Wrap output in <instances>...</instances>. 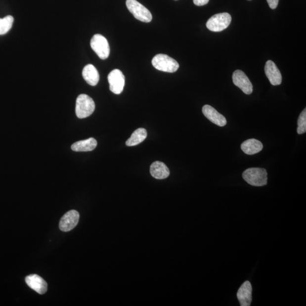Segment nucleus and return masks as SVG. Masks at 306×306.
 <instances>
[{
    "mask_svg": "<svg viewBox=\"0 0 306 306\" xmlns=\"http://www.w3.org/2000/svg\"><path fill=\"white\" fill-rule=\"evenodd\" d=\"M151 175L157 179H164L169 177L170 170L164 163L156 161L153 163L150 166Z\"/></svg>",
    "mask_w": 306,
    "mask_h": 306,
    "instance_id": "nucleus-14",
    "label": "nucleus"
},
{
    "mask_svg": "<svg viewBox=\"0 0 306 306\" xmlns=\"http://www.w3.org/2000/svg\"><path fill=\"white\" fill-rule=\"evenodd\" d=\"M271 9H276L278 6L279 0H266Z\"/></svg>",
    "mask_w": 306,
    "mask_h": 306,
    "instance_id": "nucleus-21",
    "label": "nucleus"
},
{
    "mask_svg": "<svg viewBox=\"0 0 306 306\" xmlns=\"http://www.w3.org/2000/svg\"><path fill=\"white\" fill-rule=\"evenodd\" d=\"M26 284L35 291L40 294H44L47 291L48 285L46 282L37 274H31L27 276Z\"/></svg>",
    "mask_w": 306,
    "mask_h": 306,
    "instance_id": "nucleus-11",
    "label": "nucleus"
},
{
    "mask_svg": "<svg viewBox=\"0 0 306 306\" xmlns=\"http://www.w3.org/2000/svg\"><path fill=\"white\" fill-rule=\"evenodd\" d=\"M253 288L249 281H245L238 290L237 298L241 306H250L252 302Z\"/></svg>",
    "mask_w": 306,
    "mask_h": 306,
    "instance_id": "nucleus-13",
    "label": "nucleus"
},
{
    "mask_svg": "<svg viewBox=\"0 0 306 306\" xmlns=\"http://www.w3.org/2000/svg\"><path fill=\"white\" fill-rule=\"evenodd\" d=\"M83 78L91 86H96L99 81L98 70L94 65L88 64L84 67L83 71Z\"/></svg>",
    "mask_w": 306,
    "mask_h": 306,
    "instance_id": "nucleus-15",
    "label": "nucleus"
},
{
    "mask_svg": "<svg viewBox=\"0 0 306 306\" xmlns=\"http://www.w3.org/2000/svg\"><path fill=\"white\" fill-rule=\"evenodd\" d=\"M126 5L128 9L138 20L146 23L152 20V15L150 11L136 0H127Z\"/></svg>",
    "mask_w": 306,
    "mask_h": 306,
    "instance_id": "nucleus-5",
    "label": "nucleus"
},
{
    "mask_svg": "<svg viewBox=\"0 0 306 306\" xmlns=\"http://www.w3.org/2000/svg\"><path fill=\"white\" fill-rule=\"evenodd\" d=\"M80 219L79 212L75 210L70 211L65 214L60 219V229L62 231L68 232L72 230L78 224Z\"/></svg>",
    "mask_w": 306,
    "mask_h": 306,
    "instance_id": "nucleus-9",
    "label": "nucleus"
},
{
    "mask_svg": "<svg viewBox=\"0 0 306 306\" xmlns=\"http://www.w3.org/2000/svg\"><path fill=\"white\" fill-rule=\"evenodd\" d=\"M203 113L205 117L217 126L224 127L227 124L226 119L224 116L219 114L215 108L211 106L205 105L203 107Z\"/></svg>",
    "mask_w": 306,
    "mask_h": 306,
    "instance_id": "nucleus-12",
    "label": "nucleus"
},
{
    "mask_svg": "<svg viewBox=\"0 0 306 306\" xmlns=\"http://www.w3.org/2000/svg\"><path fill=\"white\" fill-rule=\"evenodd\" d=\"M91 47L100 59L105 60L110 55V48L105 37L102 35L95 34L90 42Z\"/></svg>",
    "mask_w": 306,
    "mask_h": 306,
    "instance_id": "nucleus-6",
    "label": "nucleus"
},
{
    "mask_svg": "<svg viewBox=\"0 0 306 306\" xmlns=\"http://www.w3.org/2000/svg\"><path fill=\"white\" fill-rule=\"evenodd\" d=\"M241 149L245 154L253 155L261 152L263 149V145L258 139L251 138L242 143Z\"/></svg>",
    "mask_w": 306,
    "mask_h": 306,
    "instance_id": "nucleus-16",
    "label": "nucleus"
},
{
    "mask_svg": "<svg viewBox=\"0 0 306 306\" xmlns=\"http://www.w3.org/2000/svg\"><path fill=\"white\" fill-rule=\"evenodd\" d=\"M249 1H251V0H249Z\"/></svg>",
    "mask_w": 306,
    "mask_h": 306,
    "instance_id": "nucleus-23",
    "label": "nucleus"
},
{
    "mask_svg": "<svg viewBox=\"0 0 306 306\" xmlns=\"http://www.w3.org/2000/svg\"><path fill=\"white\" fill-rule=\"evenodd\" d=\"M14 18L11 15L0 18V35H4L9 32L12 28Z\"/></svg>",
    "mask_w": 306,
    "mask_h": 306,
    "instance_id": "nucleus-19",
    "label": "nucleus"
},
{
    "mask_svg": "<svg viewBox=\"0 0 306 306\" xmlns=\"http://www.w3.org/2000/svg\"><path fill=\"white\" fill-rule=\"evenodd\" d=\"M306 131V109L301 112L298 120L297 133L302 134Z\"/></svg>",
    "mask_w": 306,
    "mask_h": 306,
    "instance_id": "nucleus-20",
    "label": "nucleus"
},
{
    "mask_svg": "<svg viewBox=\"0 0 306 306\" xmlns=\"http://www.w3.org/2000/svg\"><path fill=\"white\" fill-rule=\"evenodd\" d=\"M97 146V141L94 138H90L85 140L76 142L73 144L71 148L75 152H90L94 150Z\"/></svg>",
    "mask_w": 306,
    "mask_h": 306,
    "instance_id": "nucleus-17",
    "label": "nucleus"
},
{
    "mask_svg": "<svg viewBox=\"0 0 306 306\" xmlns=\"http://www.w3.org/2000/svg\"><path fill=\"white\" fill-rule=\"evenodd\" d=\"M265 73L267 78L273 86L280 85L282 83V76L280 70L273 61H266L265 66Z\"/></svg>",
    "mask_w": 306,
    "mask_h": 306,
    "instance_id": "nucleus-10",
    "label": "nucleus"
},
{
    "mask_svg": "<svg viewBox=\"0 0 306 306\" xmlns=\"http://www.w3.org/2000/svg\"><path fill=\"white\" fill-rule=\"evenodd\" d=\"M110 90L115 94H120L125 86V77L119 69H114L108 76Z\"/></svg>",
    "mask_w": 306,
    "mask_h": 306,
    "instance_id": "nucleus-7",
    "label": "nucleus"
},
{
    "mask_svg": "<svg viewBox=\"0 0 306 306\" xmlns=\"http://www.w3.org/2000/svg\"><path fill=\"white\" fill-rule=\"evenodd\" d=\"M95 104L94 100L87 94H81L76 100V114L80 119L90 116L94 112Z\"/></svg>",
    "mask_w": 306,
    "mask_h": 306,
    "instance_id": "nucleus-2",
    "label": "nucleus"
},
{
    "mask_svg": "<svg viewBox=\"0 0 306 306\" xmlns=\"http://www.w3.org/2000/svg\"><path fill=\"white\" fill-rule=\"evenodd\" d=\"M193 3H195V5L196 6H203L207 4L209 2V0H193Z\"/></svg>",
    "mask_w": 306,
    "mask_h": 306,
    "instance_id": "nucleus-22",
    "label": "nucleus"
},
{
    "mask_svg": "<svg viewBox=\"0 0 306 306\" xmlns=\"http://www.w3.org/2000/svg\"><path fill=\"white\" fill-rule=\"evenodd\" d=\"M152 63L155 68L162 72L174 73L179 68V65L175 60L164 54H158L155 56Z\"/></svg>",
    "mask_w": 306,
    "mask_h": 306,
    "instance_id": "nucleus-3",
    "label": "nucleus"
},
{
    "mask_svg": "<svg viewBox=\"0 0 306 306\" xmlns=\"http://www.w3.org/2000/svg\"><path fill=\"white\" fill-rule=\"evenodd\" d=\"M242 176L247 183L255 187L265 185L268 181V174L264 169H248L243 172Z\"/></svg>",
    "mask_w": 306,
    "mask_h": 306,
    "instance_id": "nucleus-1",
    "label": "nucleus"
},
{
    "mask_svg": "<svg viewBox=\"0 0 306 306\" xmlns=\"http://www.w3.org/2000/svg\"><path fill=\"white\" fill-rule=\"evenodd\" d=\"M231 19L230 14L227 13L217 14L208 19L206 25L212 32H222L230 25Z\"/></svg>",
    "mask_w": 306,
    "mask_h": 306,
    "instance_id": "nucleus-4",
    "label": "nucleus"
},
{
    "mask_svg": "<svg viewBox=\"0 0 306 306\" xmlns=\"http://www.w3.org/2000/svg\"><path fill=\"white\" fill-rule=\"evenodd\" d=\"M232 81L235 86L241 88L246 94L250 95L253 92V84L251 83L249 77L241 70H237L234 72L232 75Z\"/></svg>",
    "mask_w": 306,
    "mask_h": 306,
    "instance_id": "nucleus-8",
    "label": "nucleus"
},
{
    "mask_svg": "<svg viewBox=\"0 0 306 306\" xmlns=\"http://www.w3.org/2000/svg\"><path fill=\"white\" fill-rule=\"evenodd\" d=\"M147 137V131L144 129H138L131 134V137L126 142L129 146L137 145L144 141Z\"/></svg>",
    "mask_w": 306,
    "mask_h": 306,
    "instance_id": "nucleus-18",
    "label": "nucleus"
}]
</instances>
